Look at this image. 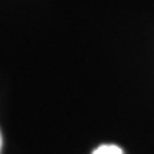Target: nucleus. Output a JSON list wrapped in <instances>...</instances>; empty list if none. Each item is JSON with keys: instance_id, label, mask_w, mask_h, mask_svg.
<instances>
[{"instance_id": "1", "label": "nucleus", "mask_w": 154, "mask_h": 154, "mask_svg": "<svg viewBox=\"0 0 154 154\" xmlns=\"http://www.w3.org/2000/svg\"><path fill=\"white\" fill-rule=\"evenodd\" d=\"M91 154H124V153L116 144H103V146L97 147Z\"/></svg>"}, {"instance_id": "2", "label": "nucleus", "mask_w": 154, "mask_h": 154, "mask_svg": "<svg viewBox=\"0 0 154 154\" xmlns=\"http://www.w3.org/2000/svg\"><path fill=\"white\" fill-rule=\"evenodd\" d=\"M2 146H3V137H2V131H0V151H2Z\"/></svg>"}]
</instances>
